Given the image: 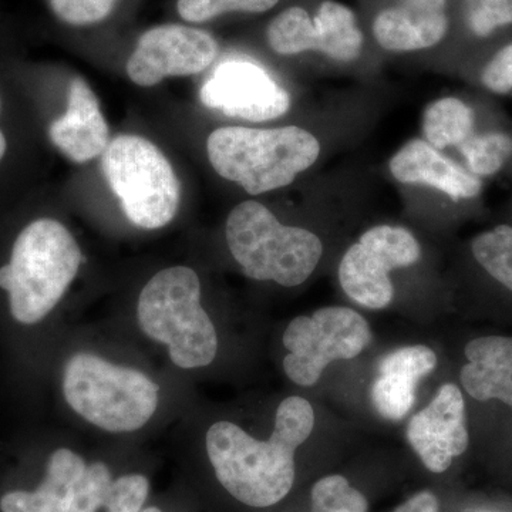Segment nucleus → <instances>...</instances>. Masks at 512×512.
Wrapping results in <instances>:
<instances>
[{
	"mask_svg": "<svg viewBox=\"0 0 512 512\" xmlns=\"http://www.w3.org/2000/svg\"><path fill=\"white\" fill-rule=\"evenodd\" d=\"M315 426L312 404L303 397L282 400L268 440H256L231 421L212 424L205 437L208 458L222 487L239 503L271 507L295 481L296 450Z\"/></svg>",
	"mask_w": 512,
	"mask_h": 512,
	"instance_id": "obj_1",
	"label": "nucleus"
},
{
	"mask_svg": "<svg viewBox=\"0 0 512 512\" xmlns=\"http://www.w3.org/2000/svg\"><path fill=\"white\" fill-rule=\"evenodd\" d=\"M82 264V251L62 222L39 218L16 237L0 288L8 293L10 315L20 325L42 322L62 301Z\"/></svg>",
	"mask_w": 512,
	"mask_h": 512,
	"instance_id": "obj_2",
	"label": "nucleus"
},
{
	"mask_svg": "<svg viewBox=\"0 0 512 512\" xmlns=\"http://www.w3.org/2000/svg\"><path fill=\"white\" fill-rule=\"evenodd\" d=\"M320 143L298 126H231L212 131L207 153L215 173L251 195L288 187L320 156Z\"/></svg>",
	"mask_w": 512,
	"mask_h": 512,
	"instance_id": "obj_3",
	"label": "nucleus"
},
{
	"mask_svg": "<svg viewBox=\"0 0 512 512\" xmlns=\"http://www.w3.org/2000/svg\"><path fill=\"white\" fill-rule=\"evenodd\" d=\"M144 335L167 346L171 362L198 369L214 362L217 329L201 306V282L187 266L157 272L144 286L137 305Z\"/></svg>",
	"mask_w": 512,
	"mask_h": 512,
	"instance_id": "obj_4",
	"label": "nucleus"
},
{
	"mask_svg": "<svg viewBox=\"0 0 512 512\" xmlns=\"http://www.w3.org/2000/svg\"><path fill=\"white\" fill-rule=\"evenodd\" d=\"M225 237L248 278L286 288L308 281L323 255L318 235L281 224L274 212L256 201L241 202L229 212Z\"/></svg>",
	"mask_w": 512,
	"mask_h": 512,
	"instance_id": "obj_5",
	"label": "nucleus"
},
{
	"mask_svg": "<svg viewBox=\"0 0 512 512\" xmlns=\"http://www.w3.org/2000/svg\"><path fill=\"white\" fill-rule=\"evenodd\" d=\"M63 394L74 412L93 426L131 433L143 429L157 412L160 389L136 369L77 353L64 366Z\"/></svg>",
	"mask_w": 512,
	"mask_h": 512,
	"instance_id": "obj_6",
	"label": "nucleus"
},
{
	"mask_svg": "<svg viewBox=\"0 0 512 512\" xmlns=\"http://www.w3.org/2000/svg\"><path fill=\"white\" fill-rule=\"evenodd\" d=\"M101 167L136 227L160 229L174 220L180 208V180L151 141L140 136L114 138L101 157Z\"/></svg>",
	"mask_w": 512,
	"mask_h": 512,
	"instance_id": "obj_7",
	"label": "nucleus"
},
{
	"mask_svg": "<svg viewBox=\"0 0 512 512\" xmlns=\"http://www.w3.org/2000/svg\"><path fill=\"white\" fill-rule=\"evenodd\" d=\"M370 340L369 323L353 309L329 306L299 316L284 333V346L291 352L284 359L286 376L298 386H313L330 363L355 359Z\"/></svg>",
	"mask_w": 512,
	"mask_h": 512,
	"instance_id": "obj_8",
	"label": "nucleus"
},
{
	"mask_svg": "<svg viewBox=\"0 0 512 512\" xmlns=\"http://www.w3.org/2000/svg\"><path fill=\"white\" fill-rule=\"evenodd\" d=\"M421 247L403 227L377 225L367 229L343 255L339 282L352 301L367 309L387 308L394 298L390 274L419 262Z\"/></svg>",
	"mask_w": 512,
	"mask_h": 512,
	"instance_id": "obj_9",
	"label": "nucleus"
},
{
	"mask_svg": "<svg viewBox=\"0 0 512 512\" xmlns=\"http://www.w3.org/2000/svg\"><path fill=\"white\" fill-rule=\"evenodd\" d=\"M266 37L271 49L284 56L319 52L335 62L352 63L363 50L355 13L335 0L320 3L313 18L299 6L284 10L272 20Z\"/></svg>",
	"mask_w": 512,
	"mask_h": 512,
	"instance_id": "obj_10",
	"label": "nucleus"
},
{
	"mask_svg": "<svg viewBox=\"0 0 512 512\" xmlns=\"http://www.w3.org/2000/svg\"><path fill=\"white\" fill-rule=\"evenodd\" d=\"M205 107L232 119L264 123L291 109V96L264 67L242 60L220 64L201 87Z\"/></svg>",
	"mask_w": 512,
	"mask_h": 512,
	"instance_id": "obj_11",
	"label": "nucleus"
},
{
	"mask_svg": "<svg viewBox=\"0 0 512 512\" xmlns=\"http://www.w3.org/2000/svg\"><path fill=\"white\" fill-rule=\"evenodd\" d=\"M217 53V40L204 30L183 25L158 26L138 40L127 62V74L138 86H156L165 77L204 72Z\"/></svg>",
	"mask_w": 512,
	"mask_h": 512,
	"instance_id": "obj_12",
	"label": "nucleus"
},
{
	"mask_svg": "<svg viewBox=\"0 0 512 512\" xmlns=\"http://www.w3.org/2000/svg\"><path fill=\"white\" fill-rule=\"evenodd\" d=\"M407 440L431 473H444L468 447L466 404L456 384H444L426 409L414 414Z\"/></svg>",
	"mask_w": 512,
	"mask_h": 512,
	"instance_id": "obj_13",
	"label": "nucleus"
},
{
	"mask_svg": "<svg viewBox=\"0 0 512 512\" xmlns=\"http://www.w3.org/2000/svg\"><path fill=\"white\" fill-rule=\"evenodd\" d=\"M389 171L400 184L426 185L451 200H473L483 191L480 177L461 167L424 138H412L389 161Z\"/></svg>",
	"mask_w": 512,
	"mask_h": 512,
	"instance_id": "obj_14",
	"label": "nucleus"
},
{
	"mask_svg": "<svg viewBox=\"0 0 512 512\" xmlns=\"http://www.w3.org/2000/svg\"><path fill=\"white\" fill-rule=\"evenodd\" d=\"M447 0H402L373 22L376 42L389 52H417L439 45L448 32Z\"/></svg>",
	"mask_w": 512,
	"mask_h": 512,
	"instance_id": "obj_15",
	"label": "nucleus"
},
{
	"mask_svg": "<svg viewBox=\"0 0 512 512\" xmlns=\"http://www.w3.org/2000/svg\"><path fill=\"white\" fill-rule=\"evenodd\" d=\"M49 136L64 156L79 164L101 156L109 147V126L99 100L82 77L70 83L66 113L53 121Z\"/></svg>",
	"mask_w": 512,
	"mask_h": 512,
	"instance_id": "obj_16",
	"label": "nucleus"
},
{
	"mask_svg": "<svg viewBox=\"0 0 512 512\" xmlns=\"http://www.w3.org/2000/svg\"><path fill=\"white\" fill-rule=\"evenodd\" d=\"M436 366V353L423 345L404 346L384 356L372 386L377 413L392 421L406 417L416 402L417 384Z\"/></svg>",
	"mask_w": 512,
	"mask_h": 512,
	"instance_id": "obj_17",
	"label": "nucleus"
},
{
	"mask_svg": "<svg viewBox=\"0 0 512 512\" xmlns=\"http://www.w3.org/2000/svg\"><path fill=\"white\" fill-rule=\"evenodd\" d=\"M461 369L464 389L480 402L497 399L512 407V338L485 336L466 346Z\"/></svg>",
	"mask_w": 512,
	"mask_h": 512,
	"instance_id": "obj_18",
	"label": "nucleus"
},
{
	"mask_svg": "<svg viewBox=\"0 0 512 512\" xmlns=\"http://www.w3.org/2000/svg\"><path fill=\"white\" fill-rule=\"evenodd\" d=\"M86 468L79 454L59 448L47 461L45 478L39 487L3 494L0 512H69L74 485Z\"/></svg>",
	"mask_w": 512,
	"mask_h": 512,
	"instance_id": "obj_19",
	"label": "nucleus"
},
{
	"mask_svg": "<svg viewBox=\"0 0 512 512\" xmlns=\"http://www.w3.org/2000/svg\"><path fill=\"white\" fill-rule=\"evenodd\" d=\"M476 114L457 97H441L431 101L421 119L424 140L443 151L448 147H460L474 134Z\"/></svg>",
	"mask_w": 512,
	"mask_h": 512,
	"instance_id": "obj_20",
	"label": "nucleus"
},
{
	"mask_svg": "<svg viewBox=\"0 0 512 512\" xmlns=\"http://www.w3.org/2000/svg\"><path fill=\"white\" fill-rule=\"evenodd\" d=\"M471 251L487 274L512 292V227L500 225L477 235Z\"/></svg>",
	"mask_w": 512,
	"mask_h": 512,
	"instance_id": "obj_21",
	"label": "nucleus"
},
{
	"mask_svg": "<svg viewBox=\"0 0 512 512\" xmlns=\"http://www.w3.org/2000/svg\"><path fill=\"white\" fill-rule=\"evenodd\" d=\"M470 173L491 177L500 173L512 157V137L507 133L473 134L460 147Z\"/></svg>",
	"mask_w": 512,
	"mask_h": 512,
	"instance_id": "obj_22",
	"label": "nucleus"
},
{
	"mask_svg": "<svg viewBox=\"0 0 512 512\" xmlns=\"http://www.w3.org/2000/svg\"><path fill=\"white\" fill-rule=\"evenodd\" d=\"M312 512H367V500L345 477H323L312 488Z\"/></svg>",
	"mask_w": 512,
	"mask_h": 512,
	"instance_id": "obj_23",
	"label": "nucleus"
},
{
	"mask_svg": "<svg viewBox=\"0 0 512 512\" xmlns=\"http://www.w3.org/2000/svg\"><path fill=\"white\" fill-rule=\"evenodd\" d=\"M279 0H178L177 9L187 22H207L229 12L264 13Z\"/></svg>",
	"mask_w": 512,
	"mask_h": 512,
	"instance_id": "obj_24",
	"label": "nucleus"
},
{
	"mask_svg": "<svg viewBox=\"0 0 512 512\" xmlns=\"http://www.w3.org/2000/svg\"><path fill=\"white\" fill-rule=\"evenodd\" d=\"M111 478L109 467L103 463L87 466L83 476L73 488L69 512H97L106 505L109 497Z\"/></svg>",
	"mask_w": 512,
	"mask_h": 512,
	"instance_id": "obj_25",
	"label": "nucleus"
},
{
	"mask_svg": "<svg viewBox=\"0 0 512 512\" xmlns=\"http://www.w3.org/2000/svg\"><path fill=\"white\" fill-rule=\"evenodd\" d=\"M150 484L141 474H128L111 483L107 512H141L147 501Z\"/></svg>",
	"mask_w": 512,
	"mask_h": 512,
	"instance_id": "obj_26",
	"label": "nucleus"
},
{
	"mask_svg": "<svg viewBox=\"0 0 512 512\" xmlns=\"http://www.w3.org/2000/svg\"><path fill=\"white\" fill-rule=\"evenodd\" d=\"M60 20L73 26L93 25L110 15L116 0H50Z\"/></svg>",
	"mask_w": 512,
	"mask_h": 512,
	"instance_id": "obj_27",
	"label": "nucleus"
},
{
	"mask_svg": "<svg viewBox=\"0 0 512 512\" xmlns=\"http://www.w3.org/2000/svg\"><path fill=\"white\" fill-rule=\"evenodd\" d=\"M468 15L474 35L490 36L494 30L512 25V0H476Z\"/></svg>",
	"mask_w": 512,
	"mask_h": 512,
	"instance_id": "obj_28",
	"label": "nucleus"
},
{
	"mask_svg": "<svg viewBox=\"0 0 512 512\" xmlns=\"http://www.w3.org/2000/svg\"><path fill=\"white\" fill-rule=\"evenodd\" d=\"M485 89L495 94L512 92V43L500 50L481 73Z\"/></svg>",
	"mask_w": 512,
	"mask_h": 512,
	"instance_id": "obj_29",
	"label": "nucleus"
},
{
	"mask_svg": "<svg viewBox=\"0 0 512 512\" xmlns=\"http://www.w3.org/2000/svg\"><path fill=\"white\" fill-rule=\"evenodd\" d=\"M394 512H439V500L430 491H421Z\"/></svg>",
	"mask_w": 512,
	"mask_h": 512,
	"instance_id": "obj_30",
	"label": "nucleus"
},
{
	"mask_svg": "<svg viewBox=\"0 0 512 512\" xmlns=\"http://www.w3.org/2000/svg\"><path fill=\"white\" fill-rule=\"evenodd\" d=\"M0 109H2V103H0ZM6 150H8V140H6L5 134L0 130V161L5 157Z\"/></svg>",
	"mask_w": 512,
	"mask_h": 512,
	"instance_id": "obj_31",
	"label": "nucleus"
},
{
	"mask_svg": "<svg viewBox=\"0 0 512 512\" xmlns=\"http://www.w3.org/2000/svg\"><path fill=\"white\" fill-rule=\"evenodd\" d=\"M141 512H163L160 510V508H157V507H148L146 508V510H143Z\"/></svg>",
	"mask_w": 512,
	"mask_h": 512,
	"instance_id": "obj_32",
	"label": "nucleus"
}]
</instances>
